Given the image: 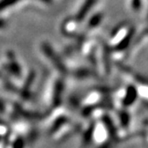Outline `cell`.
Masks as SVG:
<instances>
[{"mask_svg":"<svg viewBox=\"0 0 148 148\" xmlns=\"http://www.w3.org/2000/svg\"><path fill=\"white\" fill-rule=\"evenodd\" d=\"M78 21L75 18L72 19H67L62 24V31L67 36L75 35V33L78 30Z\"/></svg>","mask_w":148,"mask_h":148,"instance_id":"obj_1","label":"cell"},{"mask_svg":"<svg viewBox=\"0 0 148 148\" xmlns=\"http://www.w3.org/2000/svg\"><path fill=\"white\" fill-rule=\"evenodd\" d=\"M137 97V90L134 86H130L126 90V95L122 100L124 106H130L135 103Z\"/></svg>","mask_w":148,"mask_h":148,"instance_id":"obj_2","label":"cell"},{"mask_svg":"<svg viewBox=\"0 0 148 148\" xmlns=\"http://www.w3.org/2000/svg\"><path fill=\"white\" fill-rule=\"evenodd\" d=\"M96 1H97V0H86V1L84 2L83 5L79 10L78 14H77V16L75 18L78 22H81V21L84 20V18L87 16L88 12L92 9V7H93L94 4L96 3Z\"/></svg>","mask_w":148,"mask_h":148,"instance_id":"obj_3","label":"cell"},{"mask_svg":"<svg viewBox=\"0 0 148 148\" xmlns=\"http://www.w3.org/2000/svg\"><path fill=\"white\" fill-rule=\"evenodd\" d=\"M133 34H134V29H131L129 32H127L125 34V36L119 42V44H117V46H116V50L121 51V50H123V49H125L127 47H128L131 38H132V37H133Z\"/></svg>","mask_w":148,"mask_h":148,"instance_id":"obj_4","label":"cell"},{"mask_svg":"<svg viewBox=\"0 0 148 148\" xmlns=\"http://www.w3.org/2000/svg\"><path fill=\"white\" fill-rule=\"evenodd\" d=\"M101 20H102V14H96V15H94L90 21L88 22V26H90L91 28H95V27H97L100 22H101Z\"/></svg>","mask_w":148,"mask_h":148,"instance_id":"obj_5","label":"cell"},{"mask_svg":"<svg viewBox=\"0 0 148 148\" xmlns=\"http://www.w3.org/2000/svg\"><path fill=\"white\" fill-rule=\"evenodd\" d=\"M120 118H121V122L122 126L124 127V128H126V127L129 125V122H130V115L126 112H122L121 113Z\"/></svg>","mask_w":148,"mask_h":148,"instance_id":"obj_6","label":"cell"},{"mask_svg":"<svg viewBox=\"0 0 148 148\" xmlns=\"http://www.w3.org/2000/svg\"><path fill=\"white\" fill-rule=\"evenodd\" d=\"M132 5L135 9H139L141 6V0H133Z\"/></svg>","mask_w":148,"mask_h":148,"instance_id":"obj_7","label":"cell"},{"mask_svg":"<svg viewBox=\"0 0 148 148\" xmlns=\"http://www.w3.org/2000/svg\"><path fill=\"white\" fill-rule=\"evenodd\" d=\"M5 104L0 101V112H5Z\"/></svg>","mask_w":148,"mask_h":148,"instance_id":"obj_8","label":"cell"}]
</instances>
